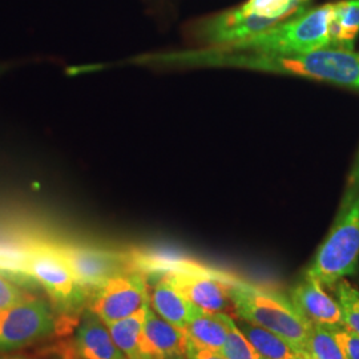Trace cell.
Returning <instances> with one entry per match:
<instances>
[{
    "label": "cell",
    "mask_w": 359,
    "mask_h": 359,
    "mask_svg": "<svg viewBox=\"0 0 359 359\" xmlns=\"http://www.w3.org/2000/svg\"><path fill=\"white\" fill-rule=\"evenodd\" d=\"M359 270V194L339 208L333 226L311 258L304 276L333 287Z\"/></svg>",
    "instance_id": "3957f363"
},
{
    "label": "cell",
    "mask_w": 359,
    "mask_h": 359,
    "mask_svg": "<svg viewBox=\"0 0 359 359\" xmlns=\"http://www.w3.org/2000/svg\"><path fill=\"white\" fill-rule=\"evenodd\" d=\"M156 278L149 289V305L165 321L185 330L193 304L180 293L164 276H152Z\"/></svg>",
    "instance_id": "4fadbf2b"
},
{
    "label": "cell",
    "mask_w": 359,
    "mask_h": 359,
    "mask_svg": "<svg viewBox=\"0 0 359 359\" xmlns=\"http://www.w3.org/2000/svg\"><path fill=\"white\" fill-rule=\"evenodd\" d=\"M187 346L185 330L161 318L149 305L140 339L142 359H187Z\"/></svg>",
    "instance_id": "30bf717a"
},
{
    "label": "cell",
    "mask_w": 359,
    "mask_h": 359,
    "mask_svg": "<svg viewBox=\"0 0 359 359\" xmlns=\"http://www.w3.org/2000/svg\"><path fill=\"white\" fill-rule=\"evenodd\" d=\"M154 68H234L306 77L347 90H359V52L325 48L304 53L245 51L225 47L154 52L128 60Z\"/></svg>",
    "instance_id": "6da1fadb"
},
{
    "label": "cell",
    "mask_w": 359,
    "mask_h": 359,
    "mask_svg": "<svg viewBox=\"0 0 359 359\" xmlns=\"http://www.w3.org/2000/svg\"><path fill=\"white\" fill-rule=\"evenodd\" d=\"M25 299L26 297L22 290L15 283L8 281L3 274H0V310L10 308Z\"/></svg>",
    "instance_id": "7402d4cb"
},
{
    "label": "cell",
    "mask_w": 359,
    "mask_h": 359,
    "mask_svg": "<svg viewBox=\"0 0 359 359\" xmlns=\"http://www.w3.org/2000/svg\"><path fill=\"white\" fill-rule=\"evenodd\" d=\"M274 26L270 20L245 13L238 6L204 20L197 27V36L208 47H231Z\"/></svg>",
    "instance_id": "9c48e42d"
},
{
    "label": "cell",
    "mask_w": 359,
    "mask_h": 359,
    "mask_svg": "<svg viewBox=\"0 0 359 359\" xmlns=\"http://www.w3.org/2000/svg\"><path fill=\"white\" fill-rule=\"evenodd\" d=\"M334 298L338 302L344 323L347 329L359 334V290L348 283L341 280L334 285Z\"/></svg>",
    "instance_id": "ffe728a7"
},
{
    "label": "cell",
    "mask_w": 359,
    "mask_h": 359,
    "mask_svg": "<svg viewBox=\"0 0 359 359\" xmlns=\"http://www.w3.org/2000/svg\"><path fill=\"white\" fill-rule=\"evenodd\" d=\"M219 314L228 330L221 354L226 359H261L257 354L255 347L252 346L249 339L245 337L236 321L231 318V314Z\"/></svg>",
    "instance_id": "d6986e66"
},
{
    "label": "cell",
    "mask_w": 359,
    "mask_h": 359,
    "mask_svg": "<svg viewBox=\"0 0 359 359\" xmlns=\"http://www.w3.org/2000/svg\"><path fill=\"white\" fill-rule=\"evenodd\" d=\"M25 266L27 274L43 286L62 311L75 313L84 306L88 293L52 244L29 246L25 250Z\"/></svg>",
    "instance_id": "5b68a950"
},
{
    "label": "cell",
    "mask_w": 359,
    "mask_h": 359,
    "mask_svg": "<svg viewBox=\"0 0 359 359\" xmlns=\"http://www.w3.org/2000/svg\"><path fill=\"white\" fill-rule=\"evenodd\" d=\"M332 7L333 4H325L298 13L253 38L225 48L277 53H304L330 48Z\"/></svg>",
    "instance_id": "277c9868"
},
{
    "label": "cell",
    "mask_w": 359,
    "mask_h": 359,
    "mask_svg": "<svg viewBox=\"0 0 359 359\" xmlns=\"http://www.w3.org/2000/svg\"><path fill=\"white\" fill-rule=\"evenodd\" d=\"M3 71H4V68H3V67H1V65H0V74H1V72H3Z\"/></svg>",
    "instance_id": "484cf974"
},
{
    "label": "cell",
    "mask_w": 359,
    "mask_h": 359,
    "mask_svg": "<svg viewBox=\"0 0 359 359\" xmlns=\"http://www.w3.org/2000/svg\"><path fill=\"white\" fill-rule=\"evenodd\" d=\"M0 359H28L25 357H1Z\"/></svg>",
    "instance_id": "d4e9b609"
},
{
    "label": "cell",
    "mask_w": 359,
    "mask_h": 359,
    "mask_svg": "<svg viewBox=\"0 0 359 359\" xmlns=\"http://www.w3.org/2000/svg\"><path fill=\"white\" fill-rule=\"evenodd\" d=\"M338 344L342 347L346 359H359V334L341 326L333 330Z\"/></svg>",
    "instance_id": "44dd1931"
},
{
    "label": "cell",
    "mask_w": 359,
    "mask_h": 359,
    "mask_svg": "<svg viewBox=\"0 0 359 359\" xmlns=\"http://www.w3.org/2000/svg\"><path fill=\"white\" fill-rule=\"evenodd\" d=\"M237 326L255 347L261 359H298L301 358L281 337L269 330L256 326L243 318L236 320Z\"/></svg>",
    "instance_id": "2e32d148"
},
{
    "label": "cell",
    "mask_w": 359,
    "mask_h": 359,
    "mask_svg": "<svg viewBox=\"0 0 359 359\" xmlns=\"http://www.w3.org/2000/svg\"><path fill=\"white\" fill-rule=\"evenodd\" d=\"M309 359H346L333 330L311 323L308 342Z\"/></svg>",
    "instance_id": "ac0fdd59"
},
{
    "label": "cell",
    "mask_w": 359,
    "mask_h": 359,
    "mask_svg": "<svg viewBox=\"0 0 359 359\" xmlns=\"http://www.w3.org/2000/svg\"><path fill=\"white\" fill-rule=\"evenodd\" d=\"M148 306L149 304L127 318L107 325L116 345L124 353L127 359H142L140 339Z\"/></svg>",
    "instance_id": "e0dca14e"
},
{
    "label": "cell",
    "mask_w": 359,
    "mask_h": 359,
    "mask_svg": "<svg viewBox=\"0 0 359 359\" xmlns=\"http://www.w3.org/2000/svg\"><path fill=\"white\" fill-rule=\"evenodd\" d=\"M359 194V149L357 156L353 161V165L350 169L348 177L346 181V188L341 200V205L339 208L348 205Z\"/></svg>",
    "instance_id": "603a6c76"
},
{
    "label": "cell",
    "mask_w": 359,
    "mask_h": 359,
    "mask_svg": "<svg viewBox=\"0 0 359 359\" xmlns=\"http://www.w3.org/2000/svg\"><path fill=\"white\" fill-rule=\"evenodd\" d=\"M55 329L51 309L40 299H25L0 310V350L26 346Z\"/></svg>",
    "instance_id": "ba28073f"
},
{
    "label": "cell",
    "mask_w": 359,
    "mask_h": 359,
    "mask_svg": "<svg viewBox=\"0 0 359 359\" xmlns=\"http://www.w3.org/2000/svg\"><path fill=\"white\" fill-rule=\"evenodd\" d=\"M332 47L354 50L359 35V0H341L332 7Z\"/></svg>",
    "instance_id": "9a60e30c"
},
{
    "label": "cell",
    "mask_w": 359,
    "mask_h": 359,
    "mask_svg": "<svg viewBox=\"0 0 359 359\" xmlns=\"http://www.w3.org/2000/svg\"><path fill=\"white\" fill-rule=\"evenodd\" d=\"M52 246L65 259L77 283L88 294H92L117 274L139 270L136 266V252L74 245L52 244Z\"/></svg>",
    "instance_id": "8992f818"
},
{
    "label": "cell",
    "mask_w": 359,
    "mask_h": 359,
    "mask_svg": "<svg viewBox=\"0 0 359 359\" xmlns=\"http://www.w3.org/2000/svg\"><path fill=\"white\" fill-rule=\"evenodd\" d=\"M222 281L238 318L277 334L299 357L309 359L311 322L297 309L292 298L224 270Z\"/></svg>",
    "instance_id": "7a4b0ae2"
},
{
    "label": "cell",
    "mask_w": 359,
    "mask_h": 359,
    "mask_svg": "<svg viewBox=\"0 0 359 359\" xmlns=\"http://www.w3.org/2000/svg\"><path fill=\"white\" fill-rule=\"evenodd\" d=\"M290 298L311 323L322 325L332 330L345 326L338 302L325 292L318 281L304 276L292 289Z\"/></svg>",
    "instance_id": "8fae6325"
},
{
    "label": "cell",
    "mask_w": 359,
    "mask_h": 359,
    "mask_svg": "<svg viewBox=\"0 0 359 359\" xmlns=\"http://www.w3.org/2000/svg\"><path fill=\"white\" fill-rule=\"evenodd\" d=\"M185 333L193 344L221 353L228 330L219 313H210L193 305Z\"/></svg>",
    "instance_id": "5bb4252c"
},
{
    "label": "cell",
    "mask_w": 359,
    "mask_h": 359,
    "mask_svg": "<svg viewBox=\"0 0 359 359\" xmlns=\"http://www.w3.org/2000/svg\"><path fill=\"white\" fill-rule=\"evenodd\" d=\"M187 359H226L221 353L209 350L205 347L198 346L189 341L188 338V346H187Z\"/></svg>",
    "instance_id": "cb8c5ba5"
},
{
    "label": "cell",
    "mask_w": 359,
    "mask_h": 359,
    "mask_svg": "<svg viewBox=\"0 0 359 359\" xmlns=\"http://www.w3.org/2000/svg\"><path fill=\"white\" fill-rule=\"evenodd\" d=\"M298 359H308V358H302V357H301V358H298Z\"/></svg>",
    "instance_id": "4316f807"
},
{
    "label": "cell",
    "mask_w": 359,
    "mask_h": 359,
    "mask_svg": "<svg viewBox=\"0 0 359 359\" xmlns=\"http://www.w3.org/2000/svg\"><path fill=\"white\" fill-rule=\"evenodd\" d=\"M75 348L80 359H127L116 345L107 323L92 311L77 329Z\"/></svg>",
    "instance_id": "7c38bea8"
},
{
    "label": "cell",
    "mask_w": 359,
    "mask_h": 359,
    "mask_svg": "<svg viewBox=\"0 0 359 359\" xmlns=\"http://www.w3.org/2000/svg\"><path fill=\"white\" fill-rule=\"evenodd\" d=\"M148 304L147 276L140 270H129L112 277L92 293L90 311L108 325L127 318Z\"/></svg>",
    "instance_id": "52a82bcc"
}]
</instances>
